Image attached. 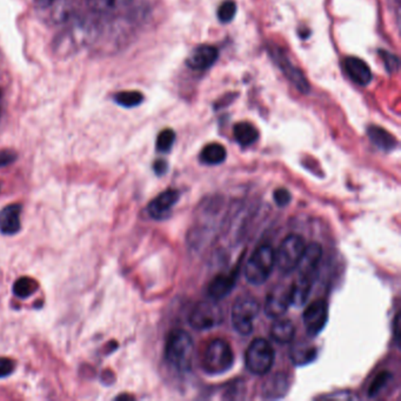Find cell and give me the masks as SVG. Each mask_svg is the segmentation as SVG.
I'll list each match as a JSON object with an SVG mask.
<instances>
[{
  "label": "cell",
  "instance_id": "cell-1",
  "mask_svg": "<svg viewBox=\"0 0 401 401\" xmlns=\"http://www.w3.org/2000/svg\"><path fill=\"white\" fill-rule=\"evenodd\" d=\"M194 343L184 329H173L167 337L165 359L170 366L179 372H187L192 366Z\"/></svg>",
  "mask_w": 401,
  "mask_h": 401
},
{
  "label": "cell",
  "instance_id": "cell-2",
  "mask_svg": "<svg viewBox=\"0 0 401 401\" xmlns=\"http://www.w3.org/2000/svg\"><path fill=\"white\" fill-rule=\"evenodd\" d=\"M235 356L231 346L223 339H213L205 348L201 368L208 375H223L233 366Z\"/></svg>",
  "mask_w": 401,
  "mask_h": 401
},
{
  "label": "cell",
  "instance_id": "cell-3",
  "mask_svg": "<svg viewBox=\"0 0 401 401\" xmlns=\"http://www.w3.org/2000/svg\"><path fill=\"white\" fill-rule=\"evenodd\" d=\"M276 265V252L269 245H261L254 251L245 267L246 281L252 285H262L269 279Z\"/></svg>",
  "mask_w": 401,
  "mask_h": 401
},
{
  "label": "cell",
  "instance_id": "cell-4",
  "mask_svg": "<svg viewBox=\"0 0 401 401\" xmlns=\"http://www.w3.org/2000/svg\"><path fill=\"white\" fill-rule=\"evenodd\" d=\"M260 310L258 300L252 295H242L235 300L232 307V326L240 336L247 337L253 332L254 320Z\"/></svg>",
  "mask_w": 401,
  "mask_h": 401
},
{
  "label": "cell",
  "instance_id": "cell-5",
  "mask_svg": "<svg viewBox=\"0 0 401 401\" xmlns=\"http://www.w3.org/2000/svg\"><path fill=\"white\" fill-rule=\"evenodd\" d=\"M276 359L272 345L262 338H257L251 343L245 353V365L254 375H265L271 371Z\"/></svg>",
  "mask_w": 401,
  "mask_h": 401
},
{
  "label": "cell",
  "instance_id": "cell-6",
  "mask_svg": "<svg viewBox=\"0 0 401 401\" xmlns=\"http://www.w3.org/2000/svg\"><path fill=\"white\" fill-rule=\"evenodd\" d=\"M306 249L305 239L299 235H290L283 240L276 252V265L281 272L290 274L297 269Z\"/></svg>",
  "mask_w": 401,
  "mask_h": 401
},
{
  "label": "cell",
  "instance_id": "cell-7",
  "mask_svg": "<svg viewBox=\"0 0 401 401\" xmlns=\"http://www.w3.org/2000/svg\"><path fill=\"white\" fill-rule=\"evenodd\" d=\"M189 325L198 331H206L220 325L223 312L213 301H200L194 307L189 318Z\"/></svg>",
  "mask_w": 401,
  "mask_h": 401
},
{
  "label": "cell",
  "instance_id": "cell-8",
  "mask_svg": "<svg viewBox=\"0 0 401 401\" xmlns=\"http://www.w3.org/2000/svg\"><path fill=\"white\" fill-rule=\"evenodd\" d=\"M269 54L276 66L281 68V72L284 73L285 77L297 87V90L303 95H307L310 92V84L299 68H295L294 65L292 64V61L284 51L278 46L271 45L269 46Z\"/></svg>",
  "mask_w": 401,
  "mask_h": 401
},
{
  "label": "cell",
  "instance_id": "cell-9",
  "mask_svg": "<svg viewBox=\"0 0 401 401\" xmlns=\"http://www.w3.org/2000/svg\"><path fill=\"white\" fill-rule=\"evenodd\" d=\"M304 325L310 337H317L322 333L329 319V308L325 300H315L307 306L304 312Z\"/></svg>",
  "mask_w": 401,
  "mask_h": 401
},
{
  "label": "cell",
  "instance_id": "cell-10",
  "mask_svg": "<svg viewBox=\"0 0 401 401\" xmlns=\"http://www.w3.org/2000/svg\"><path fill=\"white\" fill-rule=\"evenodd\" d=\"M291 305V286H276L267 294L265 301V313L269 318H279L286 313Z\"/></svg>",
  "mask_w": 401,
  "mask_h": 401
},
{
  "label": "cell",
  "instance_id": "cell-11",
  "mask_svg": "<svg viewBox=\"0 0 401 401\" xmlns=\"http://www.w3.org/2000/svg\"><path fill=\"white\" fill-rule=\"evenodd\" d=\"M180 198L178 189H166L148 204V212L155 220H165L170 217L175 204Z\"/></svg>",
  "mask_w": 401,
  "mask_h": 401
},
{
  "label": "cell",
  "instance_id": "cell-12",
  "mask_svg": "<svg viewBox=\"0 0 401 401\" xmlns=\"http://www.w3.org/2000/svg\"><path fill=\"white\" fill-rule=\"evenodd\" d=\"M322 257V247L317 242H312L305 249L303 258L297 269H299L300 278L315 283L318 266Z\"/></svg>",
  "mask_w": 401,
  "mask_h": 401
},
{
  "label": "cell",
  "instance_id": "cell-13",
  "mask_svg": "<svg viewBox=\"0 0 401 401\" xmlns=\"http://www.w3.org/2000/svg\"><path fill=\"white\" fill-rule=\"evenodd\" d=\"M218 56H219V52L214 46H198L189 54L187 58V65L197 71H204L216 63Z\"/></svg>",
  "mask_w": 401,
  "mask_h": 401
},
{
  "label": "cell",
  "instance_id": "cell-14",
  "mask_svg": "<svg viewBox=\"0 0 401 401\" xmlns=\"http://www.w3.org/2000/svg\"><path fill=\"white\" fill-rule=\"evenodd\" d=\"M239 269L226 274L217 276L208 286V294L213 300L223 299L231 293L238 278Z\"/></svg>",
  "mask_w": 401,
  "mask_h": 401
},
{
  "label": "cell",
  "instance_id": "cell-15",
  "mask_svg": "<svg viewBox=\"0 0 401 401\" xmlns=\"http://www.w3.org/2000/svg\"><path fill=\"white\" fill-rule=\"evenodd\" d=\"M22 205L11 204L0 211V232L5 235L18 233L22 228L20 223Z\"/></svg>",
  "mask_w": 401,
  "mask_h": 401
},
{
  "label": "cell",
  "instance_id": "cell-16",
  "mask_svg": "<svg viewBox=\"0 0 401 401\" xmlns=\"http://www.w3.org/2000/svg\"><path fill=\"white\" fill-rule=\"evenodd\" d=\"M345 70H346V73L349 76V78L360 86H366L371 83L372 78H373L371 68H368V65L359 58H346Z\"/></svg>",
  "mask_w": 401,
  "mask_h": 401
},
{
  "label": "cell",
  "instance_id": "cell-17",
  "mask_svg": "<svg viewBox=\"0 0 401 401\" xmlns=\"http://www.w3.org/2000/svg\"><path fill=\"white\" fill-rule=\"evenodd\" d=\"M133 0H87L88 8L92 11L102 15L120 13L131 6Z\"/></svg>",
  "mask_w": 401,
  "mask_h": 401
},
{
  "label": "cell",
  "instance_id": "cell-18",
  "mask_svg": "<svg viewBox=\"0 0 401 401\" xmlns=\"http://www.w3.org/2000/svg\"><path fill=\"white\" fill-rule=\"evenodd\" d=\"M288 377L284 373H278L273 375L266 382L262 387V394L264 397L269 399H278L284 397L288 390Z\"/></svg>",
  "mask_w": 401,
  "mask_h": 401
},
{
  "label": "cell",
  "instance_id": "cell-19",
  "mask_svg": "<svg viewBox=\"0 0 401 401\" xmlns=\"http://www.w3.org/2000/svg\"><path fill=\"white\" fill-rule=\"evenodd\" d=\"M368 134L372 143L382 151H392L397 148L398 141L388 131L379 126H370Z\"/></svg>",
  "mask_w": 401,
  "mask_h": 401
},
{
  "label": "cell",
  "instance_id": "cell-20",
  "mask_svg": "<svg viewBox=\"0 0 401 401\" xmlns=\"http://www.w3.org/2000/svg\"><path fill=\"white\" fill-rule=\"evenodd\" d=\"M295 336L294 324L288 319H278L271 327V337L279 344H288Z\"/></svg>",
  "mask_w": 401,
  "mask_h": 401
},
{
  "label": "cell",
  "instance_id": "cell-21",
  "mask_svg": "<svg viewBox=\"0 0 401 401\" xmlns=\"http://www.w3.org/2000/svg\"><path fill=\"white\" fill-rule=\"evenodd\" d=\"M313 284L315 283L298 276V281H295L291 285V305L297 307L304 306L310 297Z\"/></svg>",
  "mask_w": 401,
  "mask_h": 401
},
{
  "label": "cell",
  "instance_id": "cell-22",
  "mask_svg": "<svg viewBox=\"0 0 401 401\" xmlns=\"http://www.w3.org/2000/svg\"><path fill=\"white\" fill-rule=\"evenodd\" d=\"M233 136L239 145L244 148L254 144L259 138V131L250 123H238L233 127Z\"/></svg>",
  "mask_w": 401,
  "mask_h": 401
},
{
  "label": "cell",
  "instance_id": "cell-23",
  "mask_svg": "<svg viewBox=\"0 0 401 401\" xmlns=\"http://www.w3.org/2000/svg\"><path fill=\"white\" fill-rule=\"evenodd\" d=\"M226 157H228L226 148L218 143L206 145L200 153L201 163H204L205 165H211V166L223 163Z\"/></svg>",
  "mask_w": 401,
  "mask_h": 401
},
{
  "label": "cell",
  "instance_id": "cell-24",
  "mask_svg": "<svg viewBox=\"0 0 401 401\" xmlns=\"http://www.w3.org/2000/svg\"><path fill=\"white\" fill-rule=\"evenodd\" d=\"M290 356L295 365H307L317 358V349L308 344H297L291 348Z\"/></svg>",
  "mask_w": 401,
  "mask_h": 401
},
{
  "label": "cell",
  "instance_id": "cell-25",
  "mask_svg": "<svg viewBox=\"0 0 401 401\" xmlns=\"http://www.w3.org/2000/svg\"><path fill=\"white\" fill-rule=\"evenodd\" d=\"M37 290H38V283L29 276L19 278L13 285V293L20 299H26Z\"/></svg>",
  "mask_w": 401,
  "mask_h": 401
},
{
  "label": "cell",
  "instance_id": "cell-26",
  "mask_svg": "<svg viewBox=\"0 0 401 401\" xmlns=\"http://www.w3.org/2000/svg\"><path fill=\"white\" fill-rule=\"evenodd\" d=\"M114 102L120 107L131 109V107H139L141 102H144V95L138 91L119 92L114 95Z\"/></svg>",
  "mask_w": 401,
  "mask_h": 401
},
{
  "label": "cell",
  "instance_id": "cell-27",
  "mask_svg": "<svg viewBox=\"0 0 401 401\" xmlns=\"http://www.w3.org/2000/svg\"><path fill=\"white\" fill-rule=\"evenodd\" d=\"M175 141V133L173 129H166L159 133L157 138V150L159 152H168Z\"/></svg>",
  "mask_w": 401,
  "mask_h": 401
},
{
  "label": "cell",
  "instance_id": "cell-28",
  "mask_svg": "<svg viewBox=\"0 0 401 401\" xmlns=\"http://www.w3.org/2000/svg\"><path fill=\"white\" fill-rule=\"evenodd\" d=\"M392 379L390 372H382L375 377V380L372 382L370 390H368V395L370 397H375L377 394L380 393V391L386 386L388 382Z\"/></svg>",
  "mask_w": 401,
  "mask_h": 401
},
{
  "label": "cell",
  "instance_id": "cell-29",
  "mask_svg": "<svg viewBox=\"0 0 401 401\" xmlns=\"http://www.w3.org/2000/svg\"><path fill=\"white\" fill-rule=\"evenodd\" d=\"M235 12H237V5L235 1L228 0L220 5L219 10H218V18L221 23H230L235 18Z\"/></svg>",
  "mask_w": 401,
  "mask_h": 401
},
{
  "label": "cell",
  "instance_id": "cell-30",
  "mask_svg": "<svg viewBox=\"0 0 401 401\" xmlns=\"http://www.w3.org/2000/svg\"><path fill=\"white\" fill-rule=\"evenodd\" d=\"M379 54L382 57V61H384V65L386 68L387 72L395 73L399 70L400 66V61L398 59L397 56L391 54L388 51H379Z\"/></svg>",
  "mask_w": 401,
  "mask_h": 401
},
{
  "label": "cell",
  "instance_id": "cell-31",
  "mask_svg": "<svg viewBox=\"0 0 401 401\" xmlns=\"http://www.w3.org/2000/svg\"><path fill=\"white\" fill-rule=\"evenodd\" d=\"M274 201L278 206L285 207L291 203V194L286 189H276L273 194Z\"/></svg>",
  "mask_w": 401,
  "mask_h": 401
},
{
  "label": "cell",
  "instance_id": "cell-32",
  "mask_svg": "<svg viewBox=\"0 0 401 401\" xmlns=\"http://www.w3.org/2000/svg\"><path fill=\"white\" fill-rule=\"evenodd\" d=\"M15 363L10 358H0V378L11 375L15 371Z\"/></svg>",
  "mask_w": 401,
  "mask_h": 401
},
{
  "label": "cell",
  "instance_id": "cell-33",
  "mask_svg": "<svg viewBox=\"0 0 401 401\" xmlns=\"http://www.w3.org/2000/svg\"><path fill=\"white\" fill-rule=\"evenodd\" d=\"M15 159H17L15 152L11 151V150L0 151V167L8 166L10 164L13 163Z\"/></svg>",
  "mask_w": 401,
  "mask_h": 401
},
{
  "label": "cell",
  "instance_id": "cell-34",
  "mask_svg": "<svg viewBox=\"0 0 401 401\" xmlns=\"http://www.w3.org/2000/svg\"><path fill=\"white\" fill-rule=\"evenodd\" d=\"M388 4H390L391 10L395 15L397 23L399 24V19H400V0H388Z\"/></svg>",
  "mask_w": 401,
  "mask_h": 401
},
{
  "label": "cell",
  "instance_id": "cell-35",
  "mask_svg": "<svg viewBox=\"0 0 401 401\" xmlns=\"http://www.w3.org/2000/svg\"><path fill=\"white\" fill-rule=\"evenodd\" d=\"M153 168H155V173L158 175H163L167 171V164L165 160H157L155 165H153Z\"/></svg>",
  "mask_w": 401,
  "mask_h": 401
},
{
  "label": "cell",
  "instance_id": "cell-36",
  "mask_svg": "<svg viewBox=\"0 0 401 401\" xmlns=\"http://www.w3.org/2000/svg\"><path fill=\"white\" fill-rule=\"evenodd\" d=\"M36 1V4L37 6H39L40 8H49L51 5L54 4L56 0H34Z\"/></svg>",
  "mask_w": 401,
  "mask_h": 401
},
{
  "label": "cell",
  "instance_id": "cell-37",
  "mask_svg": "<svg viewBox=\"0 0 401 401\" xmlns=\"http://www.w3.org/2000/svg\"><path fill=\"white\" fill-rule=\"evenodd\" d=\"M394 337H395L397 343H399V337H400V332H399V315H395V319H394Z\"/></svg>",
  "mask_w": 401,
  "mask_h": 401
},
{
  "label": "cell",
  "instance_id": "cell-38",
  "mask_svg": "<svg viewBox=\"0 0 401 401\" xmlns=\"http://www.w3.org/2000/svg\"><path fill=\"white\" fill-rule=\"evenodd\" d=\"M0 112H1V92H0Z\"/></svg>",
  "mask_w": 401,
  "mask_h": 401
}]
</instances>
